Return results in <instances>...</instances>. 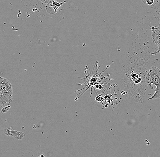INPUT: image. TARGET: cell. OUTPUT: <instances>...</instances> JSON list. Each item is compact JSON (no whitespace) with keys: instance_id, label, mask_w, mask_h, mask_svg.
Listing matches in <instances>:
<instances>
[{"instance_id":"6da1fadb","label":"cell","mask_w":160,"mask_h":157,"mask_svg":"<svg viewBox=\"0 0 160 157\" xmlns=\"http://www.w3.org/2000/svg\"><path fill=\"white\" fill-rule=\"evenodd\" d=\"M146 83L150 89L153 88L152 84L156 86L155 93L151 94V97L148 100H155L160 99V69L157 66H152L146 77Z\"/></svg>"},{"instance_id":"7a4b0ae2","label":"cell","mask_w":160,"mask_h":157,"mask_svg":"<svg viewBox=\"0 0 160 157\" xmlns=\"http://www.w3.org/2000/svg\"><path fill=\"white\" fill-rule=\"evenodd\" d=\"M13 87L10 81L5 77H0V106L13 101Z\"/></svg>"},{"instance_id":"3957f363","label":"cell","mask_w":160,"mask_h":157,"mask_svg":"<svg viewBox=\"0 0 160 157\" xmlns=\"http://www.w3.org/2000/svg\"><path fill=\"white\" fill-rule=\"evenodd\" d=\"M152 30V39L154 43L158 47V50L152 53V55L160 54V22L158 27H152L151 29Z\"/></svg>"},{"instance_id":"277c9868","label":"cell","mask_w":160,"mask_h":157,"mask_svg":"<svg viewBox=\"0 0 160 157\" xmlns=\"http://www.w3.org/2000/svg\"><path fill=\"white\" fill-rule=\"evenodd\" d=\"M4 133L8 136H11L17 140H21L26 136V134L22 132H18L12 130L11 127H7L4 130Z\"/></svg>"},{"instance_id":"5b68a950","label":"cell","mask_w":160,"mask_h":157,"mask_svg":"<svg viewBox=\"0 0 160 157\" xmlns=\"http://www.w3.org/2000/svg\"><path fill=\"white\" fill-rule=\"evenodd\" d=\"M142 2L146 4L152 6L155 2V0H142Z\"/></svg>"},{"instance_id":"8992f818","label":"cell","mask_w":160,"mask_h":157,"mask_svg":"<svg viewBox=\"0 0 160 157\" xmlns=\"http://www.w3.org/2000/svg\"><path fill=\"white\" fill-rule=\"evenodd\" d=\"M10 107H11V106H9V105L8 106H6V107H4L3 108H2V110H1V113H5L8 112Z\"/></svg>"},{"instance_id":"52a82bcc","label":"cell","mask_w":160,"mask_h":157,"mask_svg":"<svg viewBox=\"0 0 160 157\" xmlns=\"http://www.w3.org/2000/svg\"><path fill=\"white\" fill-rule=\"evenodd\" d=\"M41 2H42L45 3H48L51 2H53V1H56V0H39Z\"/></svg>"},{"instance_id":"ba28073f","label":"cell","mask_w":160,"mask_h":157,"mask_svg":"<svg viewBox=\"0 0 160 157\" xmlns=\"http://www.w3.org/2000/svg\"><path fill=\"white\" fill-rule=\"evenodd\" d=\"M39 157H46V155H44V154H42V155H39Z\"/></svg>"}]
</instances>
